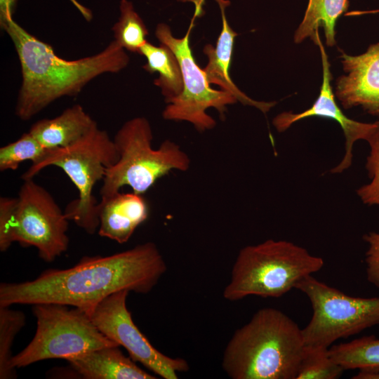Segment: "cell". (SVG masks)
<instances>
[{"instance_id":"8fae6325","label":"cell","mask_w":379,"mask_h":379,"mask_svg":"<svg viewBox=\"0 0 379 379\" xmlns=\"http://www.w3.org/2000/svg\"><path fill=\"white\" fill-rule=\"evenodd\" d=\"M128 291L114 293L94 309L90 317L99 331L124 347L129 357L164 379H177L190 369L182 358L168 357L157 350L135 324L126 306Z\"/></svg>"},{"instance_id":"ac0fdd59","label":"cell","mask_w":379,"mask_h":379,"mask_svg":"<svg viewBox=\"0 0 379 379\" xmlns=\"http://www.w3.org/2000/svg\"><path fill=\"white\" fill-rule=\"evenodd\" d=\"M138 54L147 59L146 64L142 67L145 70L159 74L154 84L161 88L166 103L182 93L183 81L181 67L176 55L168 46L163 44L157 46L147 41L140 48Z\"/></svg>"},{"instance_id":"e0dca14e","label":"cell","mask_w":379,"mask_h":379,"mask_svg":"<svg viewBox=\"0 0 379 379\" xmlns=\"http://www.w3.org/2000/svg\"><path fill=\"white\" fill-rule=\"evenodd\" d=\"M96 125L84 107L76 104L53 119L36 121L29 132L47 149L65 148L77 142Z\"/></svg>"},{"instance_id":"9c48e42d","label":"cell","mask_w":379,"mask_h":379,"mask_svg":"<svg viewBox=\"0 0 379 379\" xmlns=\"http://www.w3.org/2000/svg\"><path fill=\"white\" fill-rule=\"evenodd\" d=\"M194 21L193 19L185 35L180 39L172 34L168 25L160 23L157 26L155 35L160 44L168 46L176 55L183 81L182 93L167 103L162 116L166 120L190 122L197 131L204 132L216 125L215 119L206 113L208 108L217 109L222 119L227 106L237 100L228 92L210 87L204 69L196 62L190 46Z\"/></svg>"},{"instance_id":"4316f807","label":"cell","mask_w":379,"mask_h":379,"mask_svg":"<svg viewBox=\"0 0 379 379\" xmlns=\"http://www.w3.org/2000/svg\"><path fill=\"white\" fill-rule=\"evenodd\" d=\"M363 239L368 246L365 253L367 279L379 288V230L364 234Z\"/></svg>"},{"instance_id":"ba28073f","label":"cell","mask_w":379,"mask_h":379,"mask_svg":"<svg viewBox=\"0 0 379 379\" xmlns=\"http://www.w3.org/2000/svg\"><path fill=\"white\" fill-rule=\"evenodd\" d=\"M295 288L307 295L312 308L311 319L302 329L305 345L329 348L338 339L379 324V297L350 296L312 275Z\"/></svg>"},{"instance_id":"4fadbf2b","label":"cell","mask_w":379,"mask_h":379,"mask_svg":"<svg viewBox=\"0 0 379 379\" xmlns=\"http://www.w3.org/2000/svg\"><path fill=\"white\" fill-rule=\"evenodd\" d=\"M346 74L336 83L335 95L345 109L360 106L368 114L379 117V43L371 44L359 55L341 51Z\"/></svg>"},{"instance_id":"30bf717a","label":"cell","mask_w":379,"mask_h":379,"mask_svg":"<svg viewBox=\"0 0 379 379\" xmlns=\"http://www.w3.org/2000/svg\"><path fill=\"white\" fill-rule=\"evenodd\" d=\"M16 198L13 243L36 248L46 262L66 252L69 220L48 191L33 178L26 179Z\"/></svg>"},{"instance_id":"2e32d148","label":"cell","mask_w":379,"mask_h":379,"mask_svg":"<svg viewBox=\"0 0 379 379\" xmlns=\"http://www.w3.org/2000/svg\"><path fill=\"white\" fill-rule=\"evenodd\" d=\"M120 346L93 350L66 359L71 369L85 379H155L130 357H126Z\"/></svg>"},{"instance_id":"9a60e30c","label":"cell","mask_w":379,"mask_h":379,"mask_svg":"<svg viewBox=\"0 0 379 379\" xmlns=\"http://www.w3.org/2000/svg\"><path fill=\"white\" fill-rule=\"evenodd\" d=\"M219 4L222 27L216 42L215 47L207 44L204 48V53L208 58V63L204 71L208 82L216 84L226 92L232 95L244 105H249L260 109L263 113L268 112L273 107L275 102H262L253 100L247 96L234 84L230 78V66L234 44V39L238 35L230 26L225 13L227 1L216 0Z\"/></svg>"},{"instance_id":"6da1fadb","label":"cell","mask_w":379,"mask_h":379,"mask_svg":"<svg viewBox=\"0 0 379 379\" xmlns=\"http://www.w3.org/2000/svg\"><path fill=\"white\" fill-rule=\"evenodd\" d=\"M167 270L156 244L148 241L107 256H84L67 269H48L32 281L0 284V306L57 303L89 316L120 291L146 294Z\"/></svg>"},{"instance_id":"ffe728a7","label":"cell","mask_w":379,"mask_h":379,"mask_svg":"<svg viewBox=\"0 0 379 379\" xmlns=\"http://www.w3.org/2000/svg\"><path fill=\"white\" fill-rule=\"evenodd\" d=\"M331 358L345 371H379V339L364 336L328 348Z\"/></svg>"},{"instance_id":"52a82bcc","label":"cell","mask_w":379,"mask_h":379,"mask_svg":"<svg viewBox=\"0 0 379 379\" xmlns=\"http://www.w3.org/2000/svg\"><path fill=\"white\" fill-rule=\"evenodd\" d=\"M57 303L34 305L36 329L30 343L13 356L15 368L51 359L68 358L109 346H119L95 326L91 317L74 307Z\"/></svg>"},{"instance_id":"5b68a950","label":"cell","mask_w":379,"mask_h":379,"mask_svg":"<svg viewBox=\"0 0 379 379\" xmlns=\"http://www.w3.org/2000/svg\"><path fill=\"white\" fill-rule=\"evenodd\" d=\"M152 139V127L145 117H134L121 126L113 138L119 159L106 169L101 198L114 195L124 186L143 195L171 171L190 168V157L178 144L166 140L153 149Z\"/></svg>"},{"instance_id":"484cf974","label":"cell","mask_w":379,"mask_h":379,"mask_svg":"<svg viewBox=\"0 0 379 379\" xmlns=\"http://www.w3.org/2000/svg\"><path fill=\"white\" fill-rule=\"evenodd\" d=\"M17 198H0V250L6 251L13 244L11 239Z\"/></svg>"},{"instance_id":"3957f363","label":"cell","mask_w":379,"mask_h":379,"mask_svg":"<svg viewBox=\"0 0 379 379\" xmlns=\"http://www.w3.org/2000/svg\"><path fill=\"white\" fill-rule=\"evenodd\" d=\"M305 345L302 329L287 314L262 308L234 333L222 367L232 379H295Z\"/></svg>"},{"instance_id":"5bb4252c","label":"cell","mask_w":379,"mask_h":379,"mask_svg":"<svg viewBox=\"0 0 379 379\" xmlns=\"http://www.w3.org/2000/svg\"><path fill=\"white\" fill-rule=\"evenodd\" d=\"M148 215V204L142 194L119 192L101 198L98 203V233L119 244L126 243Z\"/></svg>"},{"instance_id":"7a4b0ae2","label":"cell","mask_w":379,"mask_h":379,"mask_svg":"<svg viewBox=\"0 0 379 379\" xmlns=\"http://www.w3.org/2000/svg\"><path fill=\"white\" fill-rule=\"evenodd\" d=\"M1 28L11 38L20 64L22 83L15 113L23 121L62 97L77 95L97 77L120 72L129 62L125 49L114 40L96 54L70 60L57 55L49 44L13 19Z\"/></svg>"},{"instance_id":"d6986e66","label":"cell","mask_w":379,"mask_h":379,"mask_svg":"<svg viewBox=\"0 0 379 379\" xmlns=\"http://www.w3.org/2000/svg\"><path fill=\"white\" fill-rule=\"evenodd\" d=\"M348 6V0H309L302 20L295 31L294 41L299 44L310 38L316 44L318 29L322 27L326 45H335V23Z\"/></svg>"},{"instance_id":"f1b7e54d","label":"cell","mask_w":379,"mask_h":379,"mask_svg":"<svg viewBox=\"0 0 379 379\" xmlns=\"http://www.w3.org/2000/svg\"><path fill=\"white\" fill-rule=\"evenodd\" d=\"M352 378L354 379H379V371H359L358 373L352 377Z\"/></svg>"},{"instance_id":"8992f818","label":"cell","mask_w":379,"mask_h":379,"mask_svg":"<svg viewBox=\"0 0 379 379\" xmlns=\"http://www.w3.org/2000/svg\"><path fill=\"white\" fill-rule=\"evenodd\" d=\"M118 159L119 153L113 139L97 124L72 145L51 149L42 161L31 165L21 178H33L50 166L61 168L79 192L78 198L67 206L65 214L86 233L94 234L98 230L100 220L93 188L98 181L102 180L106 169Z\"/></svg>"},{"instance_id":"7c38bea8","label":"cell","mask_w":379,"mask_h":379,"mask_svg":"<svg viewBox=\"0 0 379 379\" xmlns=\"http://www.w3.org/2000/svg\"><path fill=\"white\" fill-rule=\"evenodd\" d=\"M316 45L319 46L320 50L323 69V79L319 96L310 108L302 112L293 113L289 111L279 114L273 119L272 124L278 132L282 133L294 123L310 117L328 118L338 122L342 128L345 138V154L342 160L330 172L331 173H341L352 165L354 143L360 140L366 141L375 128V122L357 121L350 119L343 112L335 102L331 86L332 79L330 70L331 65L319 32L317 34Z\"/></svg>"},{"instance_id":"83f0119b","label":"cell","mask_w":379,"mask_h":379,"mask_svg":"<svg viewBox=\"0 0 379 379\" xmlns=\"http://www.w3.org/2000/svg\"><path fill=\"white\" fill-rule=\"evenodd\" d=\"M18 0H0V25L1 27L13 20Z\"/></svg>"},{"instance_id":"7402d4cb","label":"cell","mask_w":379,"mask_h":379,"mask_svg":"<svg viewBox=\"0 0 379 379\" xmlns=\"http://www.w3.org/2000/svg\"><path fill=\"white\" fill-rule=\"evenodd\" d=\"M25 314L10 306H0V378H17L16 368L12 364L11 347L16 335L24 327Z\"/></svg>"},{"instance_id":"d4e9b609","label":"cell","mask_w":379,"mask_h":379,"mask_svg":"<svg viewBox=\"0 0 379 379\" xmlns=\"http://www.w3.org/2000/svg\"><path fill=\"white\" fill-rule=\"evenodd\" d=\"M375 122L366 140L370 149L365 166L370 182L358 188L357 194L364 204L379 206V120Z\"/></svg>"},{"instance_id":"277c9868","label":"cell","mask_w":379,"mask_h":379,"mask_svg":"<svg viewBox=\"0 0 379 379\" xmlns=\"http://www.w3.org/2000/svg\"><path fill=\"white\" fill-rule=\"evenodd\" d=\"M324 265L322 258L289 241L267 239L246 246L237 256L222 295L230 301L249 295L280 298Z\"/></svg>"},{"instance_id":"603a6c76","label":"cell","mask_w":379,"mask_h":379,"mask_svg":"<svg viewBox=\"0 0 379 379\" xmlns=\"http://www.w3.org/2000/svg\"><path fill=\"white\" fill-rule=\"evenodd\" d=\"M51 149L44 147L29 131L25 133L15 141L0 148V171H15L25 161H31L32 165H35Z\"/></svg>"},{"instance_id":"cb8c5ba5","label":"cell","mask_w":379,"mask_h":379,"mask_svg":"<svg viewBox=\"0 0 379 379\" xmlns=\"http://www.w3.org/2000/svg\"><path fill=\"white\" fill-rule=\"evenodd\" d=\"M344 371L331 358L328 348L305 345L295 379H337Z\"/></svg>"},{"instance_id":"44dd1931","label":"cell","mask_w":379,"mask_h":379,"mask_svg":"<svg viewBox=\"0 0 379 379\" xmlns=\"http://www.w3.org/2000/svg\"><path fill=\"white\" fill-rule=\"evenodd\" d=\"M120 15L114 25V41L124 49L139 53L140 48L147 41L148 30L142 18L135 11L133 3L121 0Z\"/></svg>"}]
</instances>
